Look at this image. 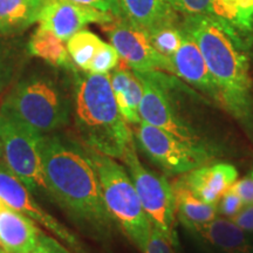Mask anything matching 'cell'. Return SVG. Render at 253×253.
Instances as JSON below:
<instances>
[{
	"label": "cell",
	"mask_w": 253,
	"mask_h": 253,
	"mask_svg": "<svg viewBox=\"0 0 253 253\" xmlns=\"http://www.w3.org/2000/svg\"><path fill=\"white\" fill-rule=\"evenodd\" d=\"M40 155L50 198L93 238L109 239L115 220L104 203L102 190L84 145L62 136H41Z\"/></svg>",
	"instance_id": "obj_1"
},
{
	"label": "cell",
	"mask_w": 253,
	"mask_h": 253,
	"mask_svg": "<svg viewBox=\"0 0 253 253\" xmlns=\"http://www.w3.org/2000/svg\"><path fill=\"white\" fill-rule=\"evenodd\" d=\"M182 28L201 48L220 106L253 141V84L246 42L207 14L184 17Z\"/></svg>",
	"instance_id": "obj_2"
},
{
	"label": "cell",
	"mask_w": 253,
	"mask_h": 253,
	"mask_svg": "<svg viewBox=\"0 0 253 253\" xmlns=\"http://www.w3.org/2000/svg\"><path fill=\"white\" fill-rule=\"evenodd\" d=\"M71 73L72 115L81 143L122 160L134 135L120 113L109 74H93L77 67Z\"/></svg>",
	"instance_id": "obj_3"
},
{
	"label": "cell",
	"mask_w": 253,
	"mask_h": 253,
	"mask_svg": "<svg viewBox=\"0 0 253 253\" xmlns=\"http://www.w3.org/2000/svg\"><path fill=\"white\" fill-rule=\"evenodd\" d=\"M0 112L38 134H54L71 120L72 89L69 93L55 73L31 71L15 82Z\"/></svg>",
	"instance_id": "obj_4"
},
{
	"label": "cell",
	"mask_w": 253,
	"mask_h": 253,
	"mask_svg": "<svg viewBox=\"0 0 253 253\" xmlns=\"http://www.w3.org/2000/svg\"><path fill=\"white\" fill-rule=\"evenodd\" d=\"M136 73V72H135ZM142 82L143 94L140 103L142 121L163 129L169 134L216 158L220 145L209 131L207 122L192 116L177 97L178 81L161 71L136 73Z\"/></svg>",
	"instance_id": "obj_5"
},
{
	"label": "cell",
	"mask_w": 253,
	"mask_h": 253,
	"mask_svg": "<svg viewBox=\"0 0 253 253\" xmlns=\"http://www.w3.org/2000/svg\"><path fill=\"white\" fill-rule=\"evenodd\" d=\"M84 148L99 177L104 203L110 216L142 252L153 225L142 208L128 170L116 162L115 158L91 150L86 145Z\"/></svg>",
	"instance_id": "obj_6"
},
{
	"label": "cell",
	"mask_w": 253,
	"mask_h": 253,
	"mask_svg": "<svg viewBox=\"0 0 253 253\" xmlns=\"http://www.w3.org/2000/svg\"><path fill=\"white\" fill-rule=\"evenodd\" d=\"M41 136L0 112V140L4 148L5 164L32 195L43 192L49 196L41 162Z\"/></svg>",
	"instance_id": "obj_7"
},
{
	"label": "cell",
	"mask_w": 253,
	"mask_h": 253,
	"mask_svg": "<svg viewBox=\"0 0 253 253\" xmlns=\"http://www.w3.org/2000/svg\"><path fill=\"white\" fill-rule=\"evenodd\" d=\"M122 161L151 225L160 229L176 243L173 230L176 208L172 185L167 181L166 177L147 169L141 163L135 141H132L126 150Z\"/></svg>",
	"instance_id": "obj_8"
},
{
	"label": "cell",
	"mask_w": 253,
	"mask_h": 253,
	"mask_svg": "<svg viewBox=\"0 0 253 253\" xmlns=\"http://www.w3.org/2000/svg\"><path fill=\"white\" fill-rule=\"evenodd\" d=\"M135 138L142 151L169 175H184L214 158L184 143L163 129L141 121L134 126Z\"/></svg>",
	"instance_id": "obj_9"
},
{
	"label": "cell",
	"mask_w": 253,
	"mask_h": 253,
	"mask_svg": "<svg viewBox=\"0 0 253 253\" xmlns=\"http://www.w3.org/2000/svg\"><path fill=\"white\" fill-rule=\"evenodd\" d=\"M103 27L110 45L118 50L120 58L131 71L136 73L161 71L172 74L170 59L155 48L148 31L122 17L115 18V20L103 25Z\"/></svg>",
	"instance_id": "obj_10"
},
{
	"label": "cell",
	"mask_w": 253,
	"mask_h": 253,
	"mask_svg": "<svg viewBox=\"0 0 253 253\" xmlns=\"http://www.w3.org/2000/svg\"><path fill=\"white\" fill-rule=\"evenodd\" d=\"M0 199L9 208L19 211L45 227L73 253H89L81 240L71 230H68L37 203L32 192L5 163H0Z\"/></svg>",
	"instance_id": "obj_11"
},
{
	"label": "cell",
	"mask_w": 253,
	"mask_h": 253,
	"mask_svg": "<svg viewBox=\"0 0 253 253\" xmlns=\"http://www.w3.org/2000/svg\"><path fill=\"white\" fill-rule=\"evenodd\" d=\"M115 15L96 8L78 4L72 0H45L41 11L39 26L52 31L67 42L75 33L89 24L106 25L115 20Z\"/></svg>",
	"instance_id": "obj_12"
},
{
	"label": "cell",
	"mask_w": 253,
	"mask_h": 253,
	"mask_svg": "<svg viewBox=\"0 0 253 253\" xmlns=\"http://www.w3.org/2000/svg\"><path fill=\"white\" fill-rule=\"evenodd\" d=\"M169 59L172 66L173 75L181 78L190 86L196 88L211 101L220 106L216 84L209 72L201 48L185 31L183 33V39L178 49Z\"/></svg>",
	"instance_id": "obj_13"
},
{
	"label": "cell",
	"mask_w": 253,
	"mask_h": 253,
	"mask_svg": "<svg viewBox=\"0 0 253 253\" xmlns=\"http://www.w3.org/2000/svg\"><path fill=\"white\" fill-rule=\"evenodd\" d=\"M237 178L236 167L225 162L204 164L182 176L188 188L198 198L210 204H218Z\"/></svg>",
	"instance_id": "obj_14"
},
{
	"label": "cell",
	"mask_w": 253,
	"mask_h": 253,
	"mask_svg": "<svg viewBox=\"0 0 253 253\" xmlns=\"http://www.w3.org/2000/svg\"><path fill=\"white\" fill-rule=\"evenodd\" d=\"M183 226L223 253H253L250 233L231 219L214 218L204 224H185Z\"/></svg>",
	"instance_id": "obj_15"
},
{
	"label": "cell",
	"mask_w": 253,
	"mask_h": 253,
	"mask_svg": "<svg viewBox=\"0 0 253 253\" xmlns=\"http://www.w3.org/2000/svg\"><path fill=\"white\" fill-rule=\"evenodd\" d=\"M41 232L36 221L2 202L0 205V248L8 253H30L36 248Z\"/></svg>",
	"instance_id": "obj_16"
},
{
	"label": "cell",
	"mask_w": 253,
	"mask_h": 253,
	"mask_svg": "<svg viewBox=\"0 0 253 253\" xmlns=\"http://www.w3.org/2000/svg\"><path fill=\"white\" fill-rule=\"evenodd\" d=\"M119 4L122 18L148 32L176 24L177 12L170 0H119Z\"/></svg>",
	"instance_id": "obj_17"
},
{
	"label": "cell",
	"mask_w": 253,
	"mask_h": 253,
	"mask_svg": "<svg viewBox=\"0 0 253 253\" xmlns=\"http://www.w3.org/2000/svg\"><path fill=\"white\" fill-rule=\"evenodd\" d=\"M110 84L119 110L126 123L135 126L140 123V103L143 94L142 82L135 72L126 68L113 69L109 74Z\"/></svg>",
	"instance_id": "obj_18"
},
{
	"label": "cell",
	"mask_w": 253,
	"mask_h": 253,
	"mask_svg": "<svg viewBox=\"0 0 253 253\" xmlns=\"http://www.w3.org/2000/svg\"><path fill=\"white\" fill-rule=\"evenodd\" d=\"M207 15L236 32L246 45L253 39V0H210Z\"/></svg>",
	"instance_id": "obj_19"
},
{
	"label": "cell",
	"mask_w": 253,
	"mask_h": 253,
	"mask_svg": "<svg viewBox=\"0 0 253 253\" xmlns=\"http://www.w3.org/2000/svg\"><path fill=\"white\" fill-rule=\"evenodd\" d=\"M45 0H0V37H18L39 20Z\"/></svg>",
	"instance_id": "obj_20"
},
{
	"label": "cell",
	"mask_w": 253,
	"mask_h": 253,
	"mask_svg": "<svg viewBox=\"0 0 253 253\" xmlns=\"http://www.w3.org/2000/svg\"><path fill=\"white\" fill-rule=\"evenodd\" d=\"M26 46L28 54L43 60L52 67L62 68L69 72L75 68L68 53L67 45L52 31L39 26L32 33Z\"/></svg>",
	"instance_id": "obj_21"
},
{
	"label": "cell",
	"mask_w": 253,
	"mask_h": 253,
	"mask_svg": "<svg viewBox=\"0 0 253 253\" xmlns=\"http://www.w3.org/2000/svg\"><path fill=\"white\" fill-rule=\"evenodd\" d=\"M176 214L182 225L204 224L217 218L218 204H210L198 198L188 188L182 177L173 182Z\"/></svg>",
	"instance_id": "obj_22"
},
{
	"label": "cell",
	"mask_w": 253,
	"mask_h": 253,
	"mask_svg": "<svg viewBox=\"0 0 253 253\" xmlns=\"http://www.w3.org/2000/svg\"><path fill=\"white\" fill-rule=\"evenodd\" d=\"M17 37H0V94L17 77L19 68L23 66L27 46H24Z\"/></svg>",
	"instance_id": "obj_23"
},
{
	"label": "cell",
	"mask_w": 253,
	"mask_h": 253,
	"mask_svg": "<svg viewBox=\"0 0 253 253\" xmlns=\"http://www.w3.org/2000/svg\"><path fill=\"white\" fill-rule=\"evenodd\" d=\"M103 45L104 41L93 32L81 30L67 41V49L75 67L88 72L91 60Z\"/></svg>",
	"instance_id": "obj_24"
},
{
	"label": "cell",
	"mask_w": 253,
	"mask_h": 253,
	"mask_svg": "<svg viewBox=\"0 0 253 253\" xmlns=\"http://www.w3.org/2000/svg\"><path fill=\"white\" fill-rule=\"evenodd\" d=\"M148 33L155 48L161 54L170 58L181 45L184 31L182 26L178 27L176 24H169L155 28Z\"/></svg>",
	"instance_id": "obj_25"
},
{
	"label": "cell",
	"mask_w": 253,
	"mask_h": 253,
	"mask_svg": "<svg viewBox=\"0 0 253 253\" xmlns=\"http://www.w3.org/2000/svg\"><path fill=\"white\" fill-rule=\"evenodd\" d=\"M120 55L113 45L104 42L94 59L91 60L88 72L93 74H109L119 65Z\"/></svg>",
	"instance_id": "obj_26"
},
{
	"label": "cell",
	"mask_w": 253,
	"mask_h": 253,
	"mask_svg": "<svg viewBox=\"0 0 253 253\" xmlns=\"http://www.w3.org/2000/svg\"><path fill=\"white\" fill-rule=\"evenodd\" d=\"M173 245V240L170 239L166 233L157 227L151 226L149 238L142 253H175Z\"/></svg>",
	"instance_id": "obj_27"
},
{
	"label": "cell",
	"mask_w": 253,
	"mask_h": 253,
	"mask_svg": "<svg viewBox=\"0 0 253 253\" xmlns=\"http://www.w3.org/2000/svg\"><path fill=\"white\" fill-rule=\"evenodd\" d=\"M244 205L245 204L242 201V198L230 188L225 194L221 196L219 202H218V213L231 219L244 208Z\"/></svg>",
	"instance_id": "obj_28"
},
{
	"label": "cell",
	"mask_w": 253,
	"mask_h": 253,
	"mask_svg": "<svg viewBox=\"0 0 253 253\" xmlns=\"http://www.w3.org/2000/svg\"><path fill=\"white\" fill-rule=\"evenodd\" d=\"M177 13L183 17L207 14L210 0H170Z\"/></svg>",
	"instance_id": "obj_29"
},
{
	"label": "cell",
	"mask_w": 253,
	"mask_h": 253,
	"mask_svg": "<svg viewBox=\"0 0 253 253\" xmlns=\"http://www.w3.org/2000/svg\"><path fill=\"white\" fill-rule=\"evenodd\" d=\"M30 253H73L68 248H66L58 239L52 238L46 233L41 232L36 248Z\"/></svg>",
	"instance_id": "obj_30"
},
{
	"label": "cell",
	"mask_w": 253,
	"mask_h": 253,
	"mask_svg": "<svg viewBox=\"0 0 253 253\" xmlns=\"http://www.w3.org/2000/svg\"><path fill=\"white\" fill-rule=\"evenodd\" d=\"M78 4L88 6V7L96 8L99 11L107 12L115 17H121V9H120L119 0H72Z\"/></svg>",
	"instance_id": "obj_31"
},
{
	"label": "cell",
	"mask_w": 253,
	"mask_h": 253,
	"mask_svg": "<svg viewBox=\"0 0 253 253\" xmlns=\"http://www.w3.org/2000/svg\"><path fill=\"white\" fill-rule=\"evenodd\" d=\"M231 189L242 198L245 205L253 203V177L251 175L236 181Z\"/></svg>",
	"instance_id": "obj_32"
},
{
	"label": "cell",
	"mask_w": 253,
	"mask_h": 253,
	"mask_svg": "<svg viewBox=\"0 0 253 253\" xmlns=\"http://www.w3.org/2000/svg\"><path fill=\"white\" fill-rule=\"evenodd\" d=\"M231 220L245 232L253 233V203L244 205V208L235 217L231 218Z\"/></svg>",
	"instance_id": "obj_33"
},
{
	"label": "cell",
	"mask_w": 253,
	"mask_h": 253,
	"mask_svg": "<svg viewBox=\"0 0 253 253\" xmlns=\"http://www.w3.org/2000/svg\"><path fill=\"white\" fill-rule=\"evenodd\" d=\"M5 162V156H4V148H2L1 140H0V163Z\"/></svg>",
	"instance_id": "obj_34"
},
{
	"label": "cell",
	"mask_w": 253,
	"mask_h": 253,
	"mask_svg": "<svg viewBox=\"0 0 253 253\" xmlns=\"http://www.w3.org/2000/svg\"><path fill=\"white\" fill-rule=\"evenodd\" d=\"M0 253H8V252H7V251H5L4 249H1V248H0Z\"/></svg>",
	"instance_id": "obj_35"
},
{
	"label": "cell",
	"mask_w": 253,
	"mask_h": 253,
	"mask_svg": "<svg viewBox=\"0 0 253 253\" xmlns=\"http://www.w3.org/2000/svg\"><path fill=\"white\" fill-rule=\"evenodd\" d=\"M250 175H251L252 177H253V168H252V170H251V172H250Z\"/></svg>",
	"instance_id": "obj_36"
}]
</instances>
